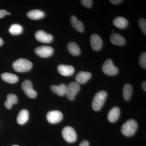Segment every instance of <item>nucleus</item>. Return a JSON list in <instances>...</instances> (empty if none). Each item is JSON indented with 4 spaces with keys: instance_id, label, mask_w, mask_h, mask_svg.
Returning <instances> with one entry per match:
<instances>
[{
    "instance_id": "f257e3e1",
    "label": "nucleus",
    "mask_w": 146,
    "mask_h": 146,
    "mask_svg": "<svg viewBox=\"0 0 146 146\" xmlns=\"http://www.w3.org/2000/svg\"><path fill=\"white\" fill-rule=\"evenodd\" d=\"M13 69L18 72H25L31 70L32 63L25 58H20L14 61L12 65Z\"/></svg>"
},
{
    "instance_id": "f03ea898",
    "label": "nucleus",
    "mask_w": 146,
    "mask_h": 146,
    "mask_svg": "<svg viewBox=\"0 0 146 146\" xmlns=\"http://www.w3.org/2000/svg\"><path fill=\"white\" fill-rule=\"evenodd\" d=\"M107 94L106 91H101L95 95L92 102V108L95 111H99L104 104Z\"/></svg>"
},
{
    "instance_id": "7ed1b4c3",
    "label": "nucleus",
    "mask_w": 146,
    "mask_h": 146,
    "mask_svg": "<svg viewBox=\"0 0 146 146\" xmlns=\"http://www.w3.org/2000/svg\"><path fill=\"white\" fill-rule=\"evenodd\" d=\"M138 127V124L136 121L130 119L123 124L121 130L125 136H132L136 133Z\"/></svg>"
},
{
    "instance_id": "20e7f679",
    "label": "nucleus",
    "mask_w": 146,
    "mask_h": 146,
    "mask_svg": "<svg viewBox=\"0 0 146 146\" xmlns=\"http://www.w3.org/2000/svg\"><path fill=\"white\" fill-rule=\"evenodd\" d=\"M80 84L76 82H72L69 83L66 87V95L68 98L70 100H73L76 95L80 90Z\"/></svg>"
},
{
    "instance_id": "39448f33",
    "label": "nucleus",
    "mask_w": 146,
    "mask_h": 146,
    "mask_svg": "<svg viewBox=\"0 0 146 146\" xmlns=\"http://www.w3.org/2000/svg\"><path fill=\"white\" fill-rule=\"evenodd\" d=\"M102 70L105 74L113 76L118 74L119 70L113 64L111 59H108L105 61L102 66Z\"/></svg>"
},
{
    "instance_id": "423d86ee",
    "label": "nucleus",
    "mask_w": 146,
    "mask_h": 146,
    "mask_svg": "<svg viewBox=\"0 0 146 146\" xmlns=\"http://www.w3.org/2000/svg\"><path fill=\"white\" fill-rule=\"evenodd\" d=\"M62 134L65 141L69 143H74L76 141V133L74 129L71 127H64L62 130Z\"/></svg>"
},
{
    "instance_id": "0eeeda50",
    "label": "nucleus",
    "mask_w": 146,
    "mask_h": 146,
    "mask_svg": "<svg viewBox=\"0 0 146 146\" xmlns=\"http://www.w3.org/2000/svg\"><path fill=\"white\" fill-rule=\"evenodd\" d=\"M22 89L27 96L30 98H35L37 96V92L33 89L32 83L29 80H27L23 82Z\"/></svg>"
},
{
    "instance_id": "6e6552de",
    "label": "nucleus",
    "mask_w": 146,
    "mask_h": 146,
    "mask_svg": "<svg viewBox=\"0 0 146 146\" xmlns=\"http://www.w3.org/2000/svg\"><path fill=\"white\" fill-rule=\"evenodd\" d=\"M54 49L51 47L42 46L36 48L35 52L40 57L47 58L50 57L53 53Z\"/></svg>"
},
{
    "instance_id": "1a4fd4ad",
    "label": "nucleus",
    "mask_w": 146,
    "mask_h": 146,
    "mask_svg": "<svg viewBox=\"0 0 146 146\" xmlns=\"http://www.w3.org/2000/svg\"><path fill=\"white\" fill-rule=\"evenodd\" d=\"M46 118L49 123L52 124L57 123L63 119V115L60 111L54 110L48 112Z\"/></svg>"
},
{
    "instance_id": "9d476101",
    "label": "nucleus",
    "mask_w": 146,
    "mask_h": 146,
    "mask_svg": "<svg viewBox=\"0 0 146 146\" xmlns=\"http://www.w3.org/2000/svg\"><path fill=\"white\" fill-rule=\"evenodd\" d=\"M35 37L39 42L44 43H50L52 42L53 36L51 34H48L43 30H39L36 32Z\"/></svg>"
},
{
    "instance_id": "9b49d317",
    "label": "nucleus",
    "mask_w": 146,
    "mask_h": 146,
    "mask_svg": "<svg viewBox=\"0 0 146 146\" xmlns=\"http://www.w3.org/2000/svg\"><path fill=\"white\" fill-rule=\"evenodd\" d=\"M102 40L98 34L92 35L91 36V45L92 49L95 51L100 50L102 46Z\"/></svg>"
},
{
    "instance_id": "f8f14e48",
    "label": "nucleus",
    "mask_w": 146,
    "mask_h": 146,
    "mask_svg": "<svg viewBox=\"0 0 146 146\" xmlns=\"http://www.w3.org/2000/svg\"><path fill=\"white\" fill-rule=\"evenodd\" d=\"M58 71L60 74L65 76L72 75L75 72V69L71 65H60L58 66Z\"/></svg>"
},
{
    "instance_id": "ddd939ff",
    "label": "nucleus",
    "mask_w": 146,
    "mask_h": 146,
    "mask_svg": "<svg viewBox=\"0 0 146 146\" xmlns=\"http://www.w3.org/2000/svg\"><path fill=\"white\" fill-rule=\"evenodd\" d=\"M91 74L89 72H80L76 77V82L81 84L86 83L91 78Z\"/></svg>"
},
{
    "instance_id": "4468645a",
    "label": "nucleus",
    "mask_w": 146,
    "mask_h": 146,
    "mask_svg": "<svg viewBox=\"0 0 146 146\" xmlns=\"http://www.w3.org/2000/svg\"><path fill=\"white\" fill-rule=\"evenodd\" d=\"M119 108L117 107L113 108L110 110L108 115V119L110 122L114 123L118 119L120 115Z\"/></svg>"
},
{
    "instance_id": "2eb2a0df",
    "label": "nucleus",
    "mask_w": 146,
    "mask_h": 146,
    "mask_svg": "<svg viewBox=\"0 0 146 146\" xmlns=\"http://www.w3.org/2000/svg\"><path fill=\"white\" fill-rule=\"evenodd\" d=\"M110 41L113 44L123 46L125 44V40L121 35L113 33L110 36Z\"/></svg>"
},
{
    "instance_id": "dca6fc26",
    "label": "nucleus",
    "mask_w": 146,
    "mask_h": 146,
    "mask_svg": "<svg viewBox=\"0 0 146 146\" xmlns=\"http://www.w3.org/2000/svg\"><path fill=\"white\" fill-rule=\"evenodd\" d=\"M66 87L67 86L64 84H61L58 86L57 85H52L50 89L52 91L57 94L58 96H63L65 95L66 93Z\"/></svg>"
},
{
    "instance_id": "f3484780",
    "label": "nucleus",
    "mask_w": 146,
    "mask_h": 146,
    "mask_svg": "<svg viewBox=\"0 0 146 146\" xmlns=\"http://www.w3.org/2000/svg\"><path fill=\"white\" fill-rule=\"evenodd\" d=\"M29 118V112L27 110H22L19 112L17 117V121L20 125H23L27 121Z\"/></svg>"
},
{
    "instance_id": "a211bd4d",
    "label": "nucleus",
    "mask_w": 146,
    "mask_h": 146,
    "mask_svg": "<svg viewBox=\"0 0 146 146\" xmlns=\"http://www.w3.org/2000/svg\"><path fill=\"white\" fill-rule=\"evenodd\" d=\"M71 23L72 26L76 31L80 33H82L84 29L83 24L81 21H79L75 16L71 17Z\"/></svg>"
},
{
    "instance_id": "6ab92c4d",
    "label": "nucleus",
    "mask_w": 146,
    "mask_h": 146,
    "mask_svg": "<svg viewBox=\"0 0 146 146\" xmlns=\"http://www.w3.org/2000/svg\"><path fill=\"white\" fill-rule=\"evenodd\" d=\"M45 13L42 11L35 9L29 11L27 13V16L32 20H36L44 18Z\"/></svg>"
},
{
    "instance_id": "aec40b11",
    "label": "nucleus",
    "mask_w": 146,
    "mask_h": 146,
    "mask_svg": "<svg viewBox=\"0 0 146 146\" xmlns=\"http://www.w3.org/2000/svg\"><path fill=\"white\" fill-rule=\"evenodd\" d=\"M1 78L4 81L9 83H15L18 80V76L9 73H4L2 74Z\"/></svg>"
},
{
    "instance_id": "412c9836",
    "label": "nucleus",
    "mask_w": 146,
    "mask_h": 146,
    "mask_svg": "<svg viewBox=\"0 0 146 146\" xmlns=\"http://www.w3.org/2000/svg\"><path fill=\"white\" fill-rule=\"evenodd\" d=\"M113 25L118 28L125 29L127 26L128 21L125 18L122 17H117L113 21Z\"/></svg>"
},
{
    "instance_id": "4be33fe9",
    "label": "nucleus",
    "mask_w": 146,
    "mask_h": 146,
    "mask_svg": "<svg viewBox=\"0 0 146 146\" xmlns=\"http://www.w3.org/2000/svg\"><path fill=\"white\" fill-rule=\"evenodd\" d=\"M18 98L16 95L12 94H8L7 97L6 101L5 102V105L7 109H10L13 105L18 102Z\"/></svg>"
},
{
    "instance_id": "5701e85b",
    "label": "nucleus",
    "mask_w": 146,
    "mask_h": 146,
    "mask_svg": "<svg viewBox=\"0 0 146 146\" xmlns=\"http://www.w3.org/2000/svg\"><path fill=\"white\" fill-rule=\"evenodd\" d=\"M68 51L70 53L74 56H78L80 54V50L77 44L74 42H71L68 44Z\"/></svg>"
},
{
    "instance_id": "b1692460",
    "label": "nucleus",
    "mask_w": 146,
    "mask_h": 146,
    "mask_svg": "<svg viewBox=\"0 0 146 146\" xmlns=\"http://www.w3.org/2000/svg\"><path fill=\"white\" fill-rule=\"evenodd\" d=\"M133 89L130 84H126L124 86L123 89V97L125 101H128L130 100L132 95Z\"/></svg>"
},
{
    "instance_id": "393cba45",
    "label": "nucleus",
    "mask_w": 146,
    "mask_h": 146,
    "mask_svg": "<svg viewBox=\"0 0 146 146\" xmlns=\"http://www.w3.org/2000/svg\"><path fill=\"white\" fill-rule=\"evenodd\" d=\"M23 31V27L19 24H13L9 29V32L13 35H18L21 34Z\"/></svg>"
},
{
    "instance_id": "a878e982",
    "label": "nucleus",
    "mask_w": 146,
    "mask_h": 146,
    "mask_svg": "<svg viewBox=\"0 0 146 146\" xmlns=\"http://www.w3.org/2000/svg\"><path fill=\"white\" fill-rule=\"evenodd\" d=\"M139 64L144 69L146 68V53L144 52L141 55L139 58Z\"/></svg>"
},
{
    "instance_id": "bb28decb",
    "label": "nucleus",
    "mask_w": 146,
    "mask_h": 146,
    "mask_svg": "<svg viewBox=\"0 0 146 146\" xmlns=\"http://www.w3.org/2000/svg\"><path fill=\"white\" fill-rule=\"evenodd\" d=\"M139 26L145 35L146 34V21L144 18H140L138 21Z\"/></svg>"
},
{
    "instance_id": "cd10ccee",
    "label": "nucleus",
    "mask_w": 146,
    "mask_h": 146,
    "mask_svg": "<svg viewBox=\"0 0 146 146\" xmlns=\"http://www.w3.org/2000/svg\"><path fill=\"white\" fill-rule=\"evenodd\" d=\"M82 4L86 7V8H91L92 5V1L91 0H82L81 1Z\"/></svg>"
},
{
    "instance_id": "c85d7f7f",
    "label": "nucleus",
    "mask_w": 146,
    "mask_h": 146,
    "mask_svg": "<svg viewBox=\"0 0 146 146\" xmlns=\"http://www.w3.org/2000/svg\"><path fill=\"white\" fill-rule=\"evenodd\" d=\"M7 11L4 9H0V18H3L6 15Z\"/></svg>"
},
{
    "instance_id": "c756f323",
    "label": "nucleus",
    "mask_w": 146,
    "mask_h": 146,
    "mask_svg": "<svg viewBox=\"0 0 146 146\" xmlns=\"http://www.w3.org/2000/svg\"><path fill=\"white\" fill-rule=\"evenodd\" d=\"M89 142L87 141H82L78 146H89Z\"/></svg>"
},
{
    "instance_id": "7c9ffc66",
    "label": "nucleus",
    "mask_w": 146,
    "mask_h": 146,
    "mask_svg": "<svg viewBox=\"0 0 146 146\" xmlns=\"http://www.w3.org/2000/svg\"><path fill=\"white\" fill-rule=\"evenodd\" d=\"M110 1L113 3V4H118L122 2L123 1L121 0H111V1Z\"/></svg>"
},
{
    "instance_id": "2f4dec72",
    "label": "nucleus",
    "mask_w": 146,
    "mask_h": 146,
    "mask_svg": "<svg viewBox=\"0 0 146 146\" xmlns=\"http://www.w3.org/2000/svg\"><path fill=\"white\" fill-rule=\"evenodd\" d=\"M142 87L144 91H146V81H144L142 84Z\"/></svg>"
},
{
    "instance_id": "473e14b6",
    "label": "nucleus",
    "mask_w": 146,
    "mask_h": 146,
    "mask_svg": "<svg viewBox=\"0 0 146 146\" xmlns=\"http://www.w3.org/2000/svg\"><path fill=\"white\" fill-rule=\"evenodd\" d=\"M3 44V40L1 37H0V46H1Z\"/></svg>"
},
{
    "instance_id": "72a5a7b5",
    "label": "nucleus",
    "mask_w": 146,
    "mask_h": 146,
    "mask_svg": "<svg viewBox=\"0 0 146 146\" xmlns=\"http://www.w3.org/2000/svg\"><path fill=\"white\" fill-rule=\"evenodd\" d=\"M10 14H11V13H10V12H7H7L6 15H10Z\"/></svg>"
},
{
    "instance_id": "f704fd0d",
    "label": "nucleus",
    "mask_w": 146,
    "mask_h": 146,
    "mask_svg": "<svg viewBox=\"0 0 146 146\" xmlns=\"http://www.w3.org/2000/svg\"><path fill=\"white\" fill-rule=\"evenodd\" d=\"M12 146H19L17 145H13Z\"/></svg>"
}]
</instances>
